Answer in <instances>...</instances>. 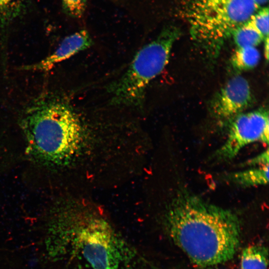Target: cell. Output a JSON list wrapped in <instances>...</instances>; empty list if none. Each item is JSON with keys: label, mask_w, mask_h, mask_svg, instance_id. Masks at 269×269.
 <instances>
[{"label": "cell", "mask_w": 269, "mask_h": 269, "mask_svg": "<svg viewBox=\"0 0 269 269\" xmlns=\"http://www.w3.org/2000/svg\"><path fill=\"white\" fill-rule=\"evenodd\" d=\"M166 225L174 244L200 268L229 261L240 246L241 222L237 214L185 191L172 200Z\"/></svg>", "instance_id": "6da1fadb"}, {"label": "cell", "mask_w": 269, "mask_h": 269, "mask_svg": "<svg viewBox=\"0 0 269 269\" xmlns=\"http://www.w3.org/2000/svg\"><path fill=\"white\" fill-rule=\"evenodd\" d=\"M19 125L27 155L45 167L68 162L82 141L83 126L78 115L57 94L46 92L34 99L23 111Z\"/></svg>", "instance_id": "7a4b0ae2"}, {"label": "cell", "mask_w": 269, "mask_h": 269, "mask_svg": "<svg viewBox=\"0 0 269 269\" xmlns=\"http://www.w3.org/2000/svg\"><path fill=\"white\" fill-rule=\"evenodd\" d=\"M179 35L177 28L166 27L138 51L126 72L108 87L112 104L131 107L142 105L148 84L165 67Z\"/></svg>", "instance_id": "3957f363"}, {"label": "cell", "mask_w": 269, "mask_h": 269, "mask_svg": "<svg viewBox=\"0 0 269 269\" xmlns=\"http://www.w3.org/2000/svg\"><path fill=\"white\" fill-rule=\"evenodd\" d=\"M260 8L253 0H189L184 14L193 37L214 48Z\"/></svg>", "instance_id": "277c9868"}, {"label": "cell", "mask_w": 269, "mask_h": 269, "mask_svg": "<svg viewBox=\"0 0 269 269\" xmlns=\"http://www.w3.org/2000/svg\"><path fill=\"white\" fill-rule=\"evenodd\" d=\"M77 244L92 269H125L131 259L128 245L102 219L93 220L82 227Z\"/></svg>", "instance_id": "5b68a950"}, {"label": "cell", "mask_w": 269, "mask_h": 269, "mask_svg": "<svg viewBox=\"0 0 269 269\" xmlns=\"http://www.w3.org/2000/svg\"><path fill=\"white\" fill-rule=\"evenodd\" d=\"M268 111L264 109L243 112L233 118L227 138L215 153L220 160L234 158L246 145L255 142L269 143Z\"/></svg>", "instance_id": "8992f818"}, {"label": "cell", "mask_w": 269, "mask_h": 269, "mask_svg": "<svg viewBox=\"0 0 269 269\" xmlns=\"http://www.w3.org/2000/svg\"><path fill=\"white\" fill-rule=\"evenodd\" d=\"M253 102V96L248 81L237 75L222 87L214 98L212 110L214 114L222 120H232L244 112Z\"/></svg>", "instance_id": "52a82bcc"}, {"label": "cell", "mask_w": 269, "mask_h": 269, "mask_svg": "<svg viewBox=\"0 0 269 269\" xmlns=\"http://www.w3.org/2000/svg\"><path fill=\"white\" fill-rule=\"evenodd\" d=\"M93 41L89 32L81 29L66 36L51 54L33 64L24 66L23 70L46 72L57 64L92 46Z\"/></svg>", "instance_id": "ba28073f"}, {"label": "cell", "mask_w": 269, "mask_h": 269, "mask_svg": "<svg viewBox=\"0 0 269 269\" xmlns=\"http://www.w3.org/2000/svg\"><path fill=\"white\" fill-rule=\"evenodd\" d=\"M227 178L230 181L244 187L266 185L269 181V164L230 173Z\"/></svg>", "instance_id": "9c48e42d"}, {"label": "cell", "mask_w": 269, "mask_h": 269, "mask_svg": "<svg viewBox=\"0 0 269 269\" xmlns=\"http://www.w3.org/2000/svg\"><path fill=\"white\" fill-rule=\"evenodd\" d=\"M268 250L264 246L251 245L245 248L241 256V269H267Z\"/></svg>", "instance_id": "30bf717a"}, {"label": "cell", "mask_w": 269, "mask_h": 269, "mask_svg": "<svg viewBox=\"0 0 269 269\" xmlns=\"http://www.w3.org/2000/svg\"><path fill=\"white\" fill-rule=\"evenodd\" d=\"M260 58V53L256 47H237L232 56L231 63L238 70L246 71L254 68Z\"/></svg>", "instance_id": "8fae6325"}, {"label": "cell", "mask_w": 269, "mask_h": 269, "mask_svg": "<svg viewBox=\"0 0 269 269\" xmlns=\"http://www.w3.org/2000/svg\"><path fill=\"white\" fill-rule=\"evenodd\" d=\"M231 36L237 47H256L265 40L253 26L250 19L237 27Z\"/></svg>", "instance_id": "7c38bea8"}, {"label": "cell", "mask_w": 269, "mask_h": 269, "mask_svg": "<svg viewBox=\"0 0 269 269\" xmlns=\"http://www.w3.org/2000/svg\"><path fill=\"white\" fill-rule=\"evenodd\" d=\"M250 20L265 39L269 38V9L268 7L259 9Z\"/></svg>", "instance_id": "4fadbf2b"}, {"label": "cell", "mask_w": 269, "mask_h": 269, "mask_svg": "<svg viewBox=\"0 0 269 269\" xmlns=\"http://www.w3.org/2000/svg\"><path fill=\"white\" fill-rule=\"evenodd\" d=\"M61 2L63 10L67 15L80 18L86 12L88 0H61Z\"/></svg>", "instance_id": "5bb4252c"}, {"label": "cell", "mask_w": 269, "mask_h": 269, "mask_svg": "<svg viewBox=\"0 0 269 269\" xmlns=\"http://www.w3.org/2000/svg\"><path fill=\"white\" fill-rule=\"evenodd\" d=\"M21 5V0H0V15L10 19L16 15Z\"/></svg>", "instance_id": "9a60e30c"}, {"label": "cell", "mask_w": 269, "mask_h": 269, "mask_svg": "<svg viewBox=\"0 0 269 269\" xmlns=\"http://www.w3.org/2000/svg\"><path fill=\"white\" fill-rule=\"evenodd\" d=\"M247 163L248 165L254 166L269 164V150L267 149L257 156L251 159L247 162Z\"/></svg>", "instance_id": "2e32d148"}, {"label": "cell", "mask_w": 269, "mask_h": 269, "mask_svg": "<svg viewBox=\"0 0 269 269\" xmlns=\"http://www.w3.org/2000/svg\"><path fill=\"white\" fill-rule=\"evenodd\" d=\"M265 42V56L266 59L268 60L269 57V38L264 40Z\"/></svg>", "instance_id": "e0dca14e"}, {"label": "cell", "mask_w": 269, "mask_h": 269, "mask_svg": "<svg viewBox=\"0 0 269 269\" xmlns=\"http://www.w3.org/2000/svg\"><path fill=\"white\" fill-rule=\"evenodd\" d=\"M253 0L260 7L261 6L264 5L268 1V0Z\"/></svg>", "instance_id": "ac0fdd59"}, {"label": "cell", "mask_w": 269, "mask_h": 269, "mask_svg": "<svg viewBox=\"0 0 269 269\" xmlns=\"http://www.w3.org/2000/svg\"><path fill=\"white\" fill-rule=\"evenodd\" d=\"M200 269H223L214 268L213 266H212V267L201 268Z\"/></svg>", "instance_id": "d6986e66"}]
</instances>
